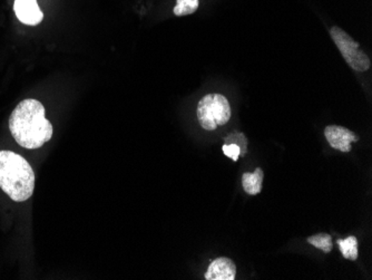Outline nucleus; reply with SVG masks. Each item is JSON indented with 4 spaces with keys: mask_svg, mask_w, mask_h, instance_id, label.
<instances>
[{
    "mask_svg": "<svg viewBox=\"0 0 372 280\" xmlns=\"http://www.w3.org/2000/svg\"><path fill=\"white\" fill-rule=\"evenodd\" d=\"M9 130L17 143L28 150L42 148L53 137V125L46 118L44 105L33 98L17 105L9 118Z\"/></svg>",
    "mask_w": 372,
    "mask_h": 280,
    "instance_id": "f257e3e1",
    "label": "nucleus"
},
{
    "mask_svg": "<svg viewBox=\"0 0 372 280\" xmlns=\"http://www.w3.org/2000/svg\"><path fill=\"white\" fill-rule=\"evenodd\" d=\"M0 189L16 202L27 201L33 196L35 173L22 155L0 151Z\"/></svg>",
    "mask_w": 372,
    "mask_h": 280,
    "instance_id": "f03ea898",
    "label": "nucleus"
},
{
    "mask_svg": "<svg viewBox=\"0 0 372 280\" xmlns=\"http://www.w3.org/2000/svg\"><path fill=\"white\" fill-rule=\"evenodd\" d=\"M196 116L203 129L214 131L219 125H225L230 120V103L221 94H208L197 105Z\"/></svg>",
    "mask_w": 372,
    "mask_h": 280,
    "instance_id": "7ed1b4c3",
    "label": "nucleus"
},
{
    "mask_svg": "<svg viewBox=\"0 0 372 280\" xmlns=\"http://www.w3.org/2000/svg\"><path fill=\"white\" fill-rule=\"evenodd\" d=\"M330 35L336 42V47L341 52L346 62L352 70L356 72H366L369 70L371 66L369 57L359 48V42L336 26L330 29Z\"/></svg>",
    "mask_w": 372,
    "mask_h": 280,
    "instance_id": "20e7f679",
    "label": "nucleus"
},
{
    "mask_svg": "<svg viewBox=\"0 0 372 280\" xmlns=\"http://www.w3.org/2000/svg\"><path fill=\"white\" fill-rule=\"evenodd\" d=\"M325 137L331 148L348 153L350 152L351 143L359 141L358 135L347 127L339 125H329L325 127Z\"/></svg>",
    "mask_w": 372,
    "mask_h": 280,
    "instance_id": "39448f33",
    "label": "nucleus"
},
{
    "mask_svg": "<svg viewBox=\"0 0 372 280\" xmlns=\"http://www.w3.org/2000/svg\"><path fill=\"white\" fill-rule=\"evenodd\" d=\"M14 10L20 23L25 25L36 26L44 20L37 0H15Z\"/></svg>",
    "mask_w": 372,
    "mask_h": 280,
    "instance_id": "423d86ee",
    "label": "nucleus"
},
{
    "mask_svg": "<svg viewBox=\"0 0 372 280\" xmlns=\"http://www.w3.org/2000/svg\"><path fill=\"white\" fill-rule=\"evenodd\" d=\"M236 266L230 258L219 257L212 261L206 270V280H234Z\"/></svg>",
    "mask_w": 372,
    "mask_h": 280,
    "instance_id": "0eeeda50",
    "label": "nucleus"
},
{
    "mask_svg": "<svg viewBox=\"0 0 372 280\" xmlns=\"http://www.w3.org/2000/svg\"><path fill=\"white\" fill-rule=\"evenodd\" d=\"M264 173L261 168H256L253 173L245 172L242 176V185L245 192L250 196H256L262 191Z\"/></svg>",
    "mask_w": 372,
    "mask_h": 280,
    "instance_id": "6e6552de",
    "label": "nucleus"
},
{
    "mask_svg": "<svg viewBox=\"0 0 372 280\" xmlns=\"http://www.w3.org/2000/svg\"><path fill=\"white\" fill-rule=\"evenodd\" d=\"M336 244L339 246L340 251L346 259H350V260L358 259V239L355 235H350L346 239H339L336 241Z\"/></svg>",
    "mask_w": 372,
    "mask_h": 280,
    "instance_id": "1a4fd4ad",
    "label": "nucleus"
},
{
    "mask_svg": "<svg viewBox=\"0 0 372 280\" xmlns=\"http://www.w3.org/2000/svg\"><path fill=\"white\" fill-rule=\"evenodd\" d=\"M308 242L318 249L323 250L325 254H328L334 248L332 244V237L329 233H319V235L309 237Z\"/></svg>",
    "mask_w": 372,
    "mask_h": 280,
    "instance_id": "9d476101",
    "label": "nucleus"
},
{
    "mask_svg": "<svg viewBox=\"0 0 372 280\" xmlns=\"http://www.w3.org/2000/svg\"><path fill=\"white\" fill-rule=\"evenodd\" d=\"M199 0H176V6L173 9L176 16H187L194 14L199 8Z\"/></svg>",
    "mask_w": 372,
    "mask_h": 280,
    "instance_id": "9b49d317",
    "label": "nucleus"
},
{
    "mask_svg": "<svg viewBox=\"0 0 372 280\" xmlns=\"http://www.w3.org/2000/svg\"><path fill=\"white\" fill-rule=\"evenodd\" d=\"M222 151L226 157H230L234 162L239 160V157L241 155V149L240 146L235 143H225L222 146Z\"/></svg>",
    "mask_w": 372,
    "mask_h": 280,
    "instance_id": "f8f14e48",
    "label": "nucleus"
}]
</instances>
